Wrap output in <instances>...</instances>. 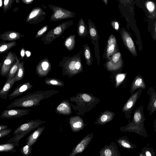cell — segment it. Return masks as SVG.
<instances>
[{
  "label": "cell",
  "mask_w": 156,
  "mask_h": 156,
  "mask_svg": "<svg viewBox=\"0 0 156 156\" xmlns=\"http://www.w3.org/2000/svg\"><path fill=\"white\" fill-rule=\"evenodd\" d=\"M59 90L53 89L44 91L38 90L17 98L8 105L7 109L15 107L31 108L40 105L41 101L58 93Z\"/></svg>",
  "instance_id": "1"
},
{
  "label": "cell",
  "mask_w": 156,
  "mask_h": 156,
  "mask_svg": "<svg viewBox=\"0 0 156 156\" xmlns=\"http://www.w3.org/2000/svg\"><path fill=\"white\" fill-rule=\"evenodd\" d=\"M69 101L75 104L70 103L71 106L76 113L81 115L91 110L99 103L100 100L89 94L80 93L70 97Z\"/></svg>",
  "instance_id": "2"
},
{
  "label": "cell",
  "mask_w": 156,
  "mask_h": 156,
  "mask_svg": "<svg viewBox=\"0 0 156 156\" xmlns=\"http://www.w3.org/2000/svg\"><path fill=\"white\" fill-rule=\"evenodd\" d=\"M80 53L72 57L64 56L58 66L61 67L63 76L71 77L83 71V66Z\"/></svg>",
  "instance_id": "3"
},
{
  "label": "cell",
  "mask_w": 156,
  "mask_h": 156,
  "mask_svg": "<svg viewBox=\"0 0 156 156\" xmlns=\"http://www.w3.org/2000/svg\"><path fill=\"white\" fill-rule=\"evenodd\" d=\"M46 122L45 121L34 119L22 124L15 130L12 133L14 136L6 143H14L18 146L21 139Z\"/></svg>",
  "instance_id": "4"
},
{
  "label": "cell",
  "mask_w": 156,
  "mask_h": 156,
  "mask_svg": "<svg viewBox=\"0 0 156 156\" xmlns=\"http://www.w3.org/2000/svg\"><path fill=\"white\" fill-rule=\"evenodd\" d=\"M73 24L72 20H69L59 24L48 32L41 38L45 44H49L55 39L62 34L64 31Z\"/></svg>",
  "instance_id": "5"
},
{
  "label": "cell",
  "mask_w": 156,
  "mask_h": 156,
  "mask_svg": "<svg viewBox=\"0 0 156 156\" xmlns=\"http://www.w3.org/2000/svg\"><path fill=\"white\" fill-rule=\"evenodd\" d=\"M144 119V115L141 111L139 109H136L134 113L132 121L124 127L123 129L126 131L140 134L143 131L142 125Z\"/></svg>",
  "instance_id": "6"
},
{
  "label": "cell",
  "mask_w": 156,
  "mask_h": 156,
  "mask_svg": "<svg viewBox=\"0 0 156 156\" xmlns=\"http://www.w3.org/2000/svg\"><path fill=\"white\" fill-rule=\"evenodd\" d=\"M49 9L51 10L52 13L50 18L51 21L56 22L65 19L75 17L76 13L74 12L57 5L48 4Z\"/></svg>",
  "instance_id": "7"
},
{
  "label": "cell",
  "mask_w": 156,
  "mask_h": 156,
  "mask_svg": "<svg viewBox=\"0 0 156 156\" xmlns=\"http://www.w3.org/2000/svg\"><path fill=\"white\" fill-rule=\"evenodd\" d=\"M46 12L40 7L34 8L27 15L26 22L30 25L36 24L45 19Z\"/></svg>",
  "instance_id": "8"
},
{
  "label": "cell",
  "mask_w": 156,
  "mask_h": 156,
  "mask_svg": "<svg viewBox=\"0 0 156 156\" xmlns=\"http://www.w3.org/2000/svg\"><path fill=\"white\" fill-rule=\"evenodd\" d=\"M17 58L15 53L11 51L8 52L1 67L0 74L2 76L7 77L9 70L16 61Z\"/></svg>",
  "instance_id": "9"
},
{
  "label": "cell",
  "mask_w": 156,
  "mask_h": 156,
  "mask_svg": "<svg viewBox=\"0 0 156 156\" xmlns=\"http://www.w3.org/2000/svg\"><path fill=\"white\" fill-rule=\"evenodd\" d=\"M31 111L30 109H7L2 112L0 115V118L8 119L11 118H19L28 115Z\"/></svg>",
  "instance_id": "10"
},
{
  "label": "cell",
  "mask_w": 156,
  "mask_h": 156,
  "mask_svg": "<svg viewBox=\"0 0 156 156\" xmlns=\"http://www.w3.org/2000/svg\"><path fill=\"white\" fill-rule=\"evenodd\" d=\"M120 33L125 46L133 56L136 57V50L134 42L130 34L124 28L121 29Z\"/></svg>",
  "instance_id": "11"
},
{
  "label": "cell",
  "mask_w": 156,
  "mask_h": 156,
  "mask_svg": "<svg viewBox=\"0 0 156 156\" xmlns=\"http://www.w3.org/2000/svg\"><path fill=\"white\" fill-rule=\"evenodd\" d=\"M51 63L47 58L41 59L37 64L35 69L37 75L40 77L46 76L51 70Z\"/></svg>",
  "instance_id": "12"
},
{
  "label": "cell",
  "mask_w": 156,
  "mask_h": 156,
  "mask_svg": "<svg viewBox=\"0 0 156 156\" xmlns=\"http://www.w3.org/2000/svg\"><path fill=\"white\" fill-rule=\"evenodd\" d=\"M109 58L106 63V67L108 70H118L122 67L123 62L121 53L118 51Z\"/></svg>",
  "instance_id": "13"
},
{
  "label": "cell",
  "mask_w": 156,
  "mask_h": 156,
  "mask_svg": "<svg viewBox=\"0 0 156 156\" xmlns=\"http://www.w3.org/2000/svg\"><path fill=\"white\" fill-rule=\"evenodd\" d=\"M93 137V134L92 133L87 134L74 148L69 154V156H75L83 151L92 140Z\"/></svg>",
  "instance_id": "14"
},
{
  "label": "cell",
  "mask_w": 156,
  "mask_h": 156,
  "mask_svg": "<svg viewBox=\"0 0 156 156\" xmlns=\"http://www.w3.org/2000/svg\"><path fill=\"white\" fill-rule=\"evenodd\" d=\"M33 86L29 82L19 85L12 92L9 94V99L11 100L21 95L31 89Z\"/></svg>",
  "instance_id": "15"
},
{
  "label": "cell",
  "mask_w": 156,
  "mask_h": 156,
  "mask_svg": "<svg viewBox=\"0 0 156 156\" xmlns=\"http://www.w3.org/2000/svg\"><path fill=\"white\" fill-rule=\"evenodd\" d=\"M88 31L91 42L94 46L95 52L96 51V48H98V41L99 39V37L97 28L94 23L90 19H88Z\"/></svg>",
  "instance_id": "16"
},
{
  "label": "cell",
  "mask_w": 156,
  "mask_h": 156,
  "mask_svg": "<svg viewBox=\"0 0 156 156\" xmlns=\"http://www.w3.org/2000/svg\"><path fill=\"white\" fill-rule=\"evenodd\" d=\"M100 156H120L117 146L114 142H112L109 145H106L102 148L99 152Z\"/></svg>",
  "instance_id": "17"
},
{
  "label": "cell",
  "mask_w": 156,
  "mask_h": 156,
  "mask_svg": "<svg viewBox=\"0 0 156 156\" xmlns=\"http://www.w3.org/2000/svg\"><path fill=\"white\" fill-rule=\"evenodd\" d=\"M57 114L63 115H69L72 113L70 104L68 99L63 100L58 105L55 109Z\"/></svg>",
  "instance_id": "18"
},
{
  "label": "cell",
  "mask_w": 156,
  "mask_h": 156,
  "mask_svg": "<svg viewBox=\"0 0 156 156\" xmlns=\"http://www.w3.org/2000/svg\"><path fill=\"white\" fill-rule=\"evenodd\" d=\"M106 49V57L109 58L115 53L118 51L116 39L114 35L111 34L109 36L107 42Z\"/></svg>",
  "instance_id": "19"
},
{
  "label": "cell",
  "mask_w": 156,
  "mask_h": 156,
  "mask_svg": "<svg viewBox=\"0 0 156 156\" xmlns=\"http://www.w3.org/2000/svg\"><path fill=\"white\" fill-rule=\"evenodd\" d=\"M69 123L72 130L74 132L82 130L85 124L83 119L79 116L71 117L69 119Z\"/></svg>",
  "instance_id": "20"
},
{
  "label": "cell",
  "mask_w": 156,
  "mask_h": 156,
  "mask_svg": "<svg viewBox=\"0 0 156 156\" xmlns=\"http://www.w3.org/2000/svg\"><path fill=\"white\" fill-rule=\"evenodd\" d=\"M25 36L17 31L9 30L1 34L0 39L4 41H13L23 37Z\"/></svg>",
  "instance_id": "21"
},
{
  "label": "cell",
  "mask_w": 156,
  "mask_h": 156,
  "mask_svg": "<svg viewBox=\"0 0 156 156\" xmlns=\"http://www.w3.org/2000/svg\"><path fill=\"white\" fill-rule=\"evenodd\" d=\"M45 126H40L26 139V144L31 146L34 145L37 142L45 129Z\"/></svg>",
  "instance_id": "22"
},
{
  "label": "cell",
  "mask_w": 156,
  "mask_h": 156,
  "mask_svg": "<svg viewBox=\"0 0 156 156\" xmlns=\"http://www.w3.org/2000/svg\"><path fill=\"white\" fill-rule=\"evenodd\" d=\"M115 115V113L112 111L106 110L102 113L94 122L96 124L103 125L112 121Z\"/></svg>",
  "instance_id": "23"
},
{
  "label": "cell",
  "mask_w": 156,
  "mask_h": 156,
  "mask_svg": "<svg viewBox=\"0 0 156 156\" xmlns=\"http://www.w3.org/2000/svg\"><path fill=\"white\" fill-rule=\"evenodd\" d=\"M142 90V89L140 88L136 92L132 95L123 107L122 109L123 112H127L131 109L140 94Z\"/></svg>",
  "instance_id": "24"
},
{
  "label": "cell",
  "mask_w": 156,
  "mask_h": 156,
  "mask_svg": "<svg viewBox=\"0 0 156 156\" xmlns=\"http://www.w3.org/2000/svg\"><path fill=\"white\" fill-rule=\"evenodd\" d=\"M146 87V84L143 78L138 74L135 77L131 83L130 92L133 94L138 89H145Z\"/></svg>",
  "instance_id": "25"
},
{
  "label": "cell",
  "mask_w": 156,
  "mask_h": 156,
  "mask_svg": "<svg viewBox=\"0 0 156 156\" xmlns=\"http://www.w3.org/2000/svg\"><path fill=\"white\" fill-rule=\"evenodd\" d=\"M15 82L14 78L8 81H5L4 86L0 91V97L1 98L4 100L7 99L9 92Z\"/></svg>",
  "instance_id": "26"
},
{
  "label": "cell",
  "mask_w": 156,
  "mask_h": 156,
  "mask_svg": "<svg viewBox=\"0 0 156 156\" xmlns=\"http://www.w3.org/2000/svg\"><path fill=\"white\" fill-rule=\"evenodd\" d=\"M87 26L85 24L82 18H81L79 21L77 27V34L80 37H84L89 34Z\"/></svg>",
  "instance_id": "27"
},
{
  "label": "cell",
  "mask_w": 156,
  "mask_h": 156,
  "mask_svg": "<svg viewBox=\"0 0 156 156\" xmlns=\"http://www.w3.org/2000/svg\"><path fill=\"white\" fill-rule=\"evenodd\" d=\"M145 6L148 11L149 17L153 19L156 17V5L152 1L149 0L145 3Z\"/></svg>",
  "instance_id": "28"
},
{
  "label": "cell",
  "mask_w": 156,
  "mask_h": 156,
  "mask_svg": "<svg viewBox=\"0 0 156 156\" xmlns=\"http://www.w3.org/2000/svg\"><path fill=\"white\" fill-rule=\"evenodd\" d=\"M20 63V61L17 58L16 61L9 70L6 81H8L15 77L18 72Z\"/></svg>",
  "instance_id": "29"
},
{
  "label": "cell",
  "mask_w": 156,
  "mask_h": 156,
  "mask_svg": "<svg viewBox=\"0 0 156 156\" xmlns=\"http://www.w3.org/2000/svg\"><path fill=\"white\" fill-rule=\"evenodd\" d=\"M75 35H71L67 37L63 42L64 46L69 51L72 50L75 47Z\"/></svg>",
  "instance_id": "30"
},
{
  "label": "cell",
  "mask_w": 156,
  "mask_h": 156,
  "mask_svg": "<svg viewBox=\"0 0 156 156\" xmlns=\"http://www.w3.org/2000/svg\"><path fill=\"white\" fill-rule=\"evenodd\" d=\"M18 145L14 143H5L1 144L0 145V151L1 152H9L14 153L16 151L15 149L16 147Z\"/></svg>",
  "instance_id": "31"
},
{
  "label": "cell",
  "mask_w": 156,
  "mask_h": 156,
  "mask_svg": "<svg viewBox=\"0 0 156 156\" xmlns=\"http://www.w3.org/2000/svg\"><path fill=\"white\" fill-rule=\"evenodd\" d=\"M17 45L15 41L9 42H1L0 43V54L5 53Z\"/></svg>",
  "instance_id": "32"
},
{
  "label": "cell",
  "mask_w": 156,
  "mask_h": 156,
  "mask_svg": "<svg viewBox=\"0 0 156 156\" xmlns=\"http://www.w3.org/2000/svg\"><path fill=\"white\" fill-rule=\"evenodd\" d=\"M84 56L88 66L92 65L93 57L90 48L87 44L83 45Z\"/></svg>",
  "instance_id": "33"
},
{
  "label": "cell",
  "mask_w": 156,
  "mask_h": 156,
  "mask_svg": "<svg viewBox=\"0 0 156 156\" xmlns=\"http://www.w3.org/2000/svg\"><path fill=\"white\" fill-rule=\"evenodd\" d=\"M45 83L47 85L58 87H63L65 85L62 81L55 78H46L45 80Z\"/></svg>",
  "instance_id": "34"
},
{
  "label": "cell",
  "mask_w": 156,
  "mask_h": 156,
  "mask_svg": "<svg viewBox=\"0 0 156 156\" xmlns=\"http://www.w3.org/2000/svg\"><path fill=\"white\" fill-rule=\"evenodd\" d=\"M24 64L23 61L20 63L18 72L14 77L16 82L22 80L24 76L25 69Z\"/></svg>",
  "instance_id": "35"
},
{
  "label": "cell",
  "mask_w": 156,
  "mask_h": 156,
  "mask_svg": "<svg viewBox=\"0 0 156 156\" xmlns=\"http://www.w3.org/2000/svg\"><path fill=\"white\" fill-rule=\"evenodd\" d=\"M117 142L121 147L127 149H132L133 146L127 139L124 137H120L117 140Z\"/></svg>",
  "instance_id": "36"
},
{
  "label": "cell",
  "mask_w": 156,
  "mask_h": 156,
  "mask_svg": "<svg viewBox=\"0 0 156 156\" xmlns=\"http://www.w3.org/2000/svg\"><path fill=\"white\" fill-rule=\"evenodd\" d=\"M19 3L20 2L19 0H3V12L5 13L6 12L10 9L14 2Z\"/></svg>",
  "instance_id": "37"
},
{
  "label": "cell",
  "mask_w": 156,
  "mask_h": 156,
  "mask_svg": "<svg viewBox=\"0 0 156 156\" xmlns=\"http://www.w3.org/2000/svg\"><path fill=\"white\" fill-rule=\"evenodd\" d=\"M33 150L32 146L27 144L21 148L20 150L23 156H28L31 153Z\"/></svg>",
  "instance_id": "38"
},
{
  "label": "cell",
  "mask_w": 156,
  "mask_h": 156,
  "mask_svg": "<svg viewBox=\"0 0 156 156\" xmlns=\"http://www.w3.org/2000/svg\"><path fill=\"white\" fill-rule=\"evenodd\" d=\"M126 73L118 74L115 76V88L118 87L124 80L126 77Z\"/></svg>",
  "instance_id": "39"
},
{
  "label": "cell",
  "mask_w": 156,
  "mask_h": 156,
  "mask_svg": "<svg viewBox=\"0 0 156 156\" xmlns=\"http://www.w3.org/2000/svg\"><path fill=\"white\" fill-rule=\"evenodd\" d=\"M48 29V25H45L35 35L34 37L37 38L39 37H43L44 34L47 31Z\"/></svg>",
  "instance_id": "40"
},
{
  "label": "cell",
  "mask_w": 156,
  "mask_h": 156,
  "mask_svg": "<svg viewBox=\"0 0 156 156\" xmlns=\"http://www.w3.org/2000/svg\"><path fill=\"white\" fill-rule=\"evenodd\" d=\"M12 131V129H5L0 131V138L2 139L5 136L8 135Z\"/></svg>",
  "instance_id": "41"
},
{
  "label": "cell",
  "mask_w": 156,
  "mask_h": 156,
  "mask_svg": "<svg viewBox=\"0 0 156 156\" xmlns=\"http://www.w3.org/2000/svg\"><path fill=\"white\" fill-rule=\"evenodd\" d=\"M111 24L113 28L116 30L118 31L119 29V23L116 21H112L111 22Z\"/></svg>",
  "instance_id": "42"
},
{
  "label": "cell",
  "mask_w": 156,
  "mask_h": 156,
  "mask_svg": "<svg viewBox=\"0 0 156 156\" xmlns=\"http://www.w3.org/2000/svg\"><path fill=\"white\" fill-rule=\"evenodd\" d=\"M24 4L29 5L32 4L35 0H21Z\"/></svg>",
  "instance_id": "43"
},
{
  "label": "cell",
  "mask_w": 156,
  "mask_h": 156,
  "mask_svg": "<svg viewBox=\"0 0 156 156\" xmlns=\"http://www.w3.org/2000/svg\"><path fill=\"white\" fill-rule=\"evenodd\" d=\"M153 38L154 41H155L156 39V20L154 23V33Z\"/></svg>",
  "instance_id": "44"
},
{
  "label": "cell",
  "mask_w": 156,
  "mask_h": 156,
  "mask_svg": "<svg viewBox=\"0 0 156 156\" xmlns=\"http://www.w3.org/2000/svg\"><path fill=\"white\" fill-rule=\"evenodd\" d=\"M152 107L153 108V110L156 109V97L154 98V100L152 101Z\"/></svg>",
  "instance_id": "45"
},
{
  "label": "cell",
  "mask_w": 156,
  "mask_h": 156,
  "mask_svg": "<svg viewBox=\"0 0 156 156\" xmlns=\"http://www.w3.org/2000/svg\"><path fill=\"white\" fill-rule=\"evenodd\" d=\"M133 0H122L123 3L126 4H129L131 3Z\"/></svg>",
  "instance_id": "46"
},
{
  "label": "cell",
  "mask_w": 156,
  "mask_h": 156,
  "mask_svg": "<svg viewBox=\"0 0 156 156\" xmlns=\"http://www.w3.org/2000/svg\"><path fill=\"white\" fill-rule=\"evenodd\" d=\"M25 50L23 48L21 51V60H23L25 55Z\"/></svg>",
  "instance_id": "47"
},
{
  "label": "cell",
  "mask_w": 156,
  "mask_h": 156,
  "mask_svg": "<svg viewBox=\"0 0 156 156\" xmlns=\"http://www.w3.org/2000/svg\"><path fill=\"white\" fill-rule=\"evenodd\" d=\"M8 127V126L7 125L1 124L0 125V131L6 129Z\"/></svg>",
  "instance_id": "48"
},
{
  "label": "cell",
  "mask_w": 156,
  "mask_h": 156,
  "mask_svg": "<svg viewBox=\"0 0 156 156\" xmlns=\"http://www.w3.org/2000/svg\"><path fill=\"white\" fill-rule=\"evenodd\" d=\"M145 155L146 156H151V153L149 151H146L145 152Z\"/></svg>",
  "instance_id": "49"
},
{
  "label": "cell",
  "mask_w": 156,
  "mask_h": 156,
  "mask_svg": "<svg viewBox=\"0 0 156 156\" xmlns=\"http://www.w3.org/2000/svg\"><path fill=\"white\" fill-rule=\"evenodd\" d=\"M3 0H0V7L1 8H3Z\"/></svg>",
  "instance_id": "50"
},
{
  "label": "cell",
  "mask_w": 156,
  "mask_h": 156,
  "mask_svg": "<svg viewBox=\"0 0 156 156\" xmlns=\"http://www.w3.org/2000/svg\"><path fill=\"white\" fill-rule=\"evenodd\" d=\"M103 1L105 5H107L108 2V0H103Z\"/></svg>",
  "instance_id": "51"
},
{
  "label": "cell",
  "mask_w": 156,
  "mask_h": 156,
  "mask_svg": "<svg viewBox=\"0 0 156 156\" xmlns=\"http://www.w3.org/2000/svg\"><path fill=\"white\" fill-rule=\"evenodd\" d=\"M29 53H30L29 51H28L27 52H26V54H27V55L28 56H29Z\"/></svg>",
  "instance_id": "52"
}]
</instances>
